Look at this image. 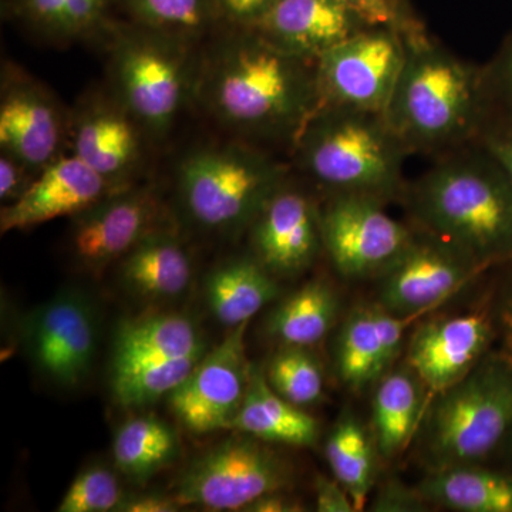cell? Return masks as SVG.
<instances>
[{"label":"cell","mask_w":512,"mask_h":512,"mask_svg":"<svg viewBox=\"0 0 512 512\" xmlns=\"http://www.w3.org/2000/svg\"><path fill=\"white\" fill-rule=\"evenodd\" d=\"M136 25L191 43L218 25L215 0H116Z\"/></svg>","instance_id":"1f68e13d"},{"label":"cell","mask_w":512,"mask_h":512,"mask_svg":"<svg viewBox=\"0 0 512 512\" xmlns=\"http://www.w3.org/2000/svg\"><path fill=\"white\" fill-rule=\"evenodd\" d=\"M286 180L282 164L242 143L197 148L177 173L178 194L191 221L224 234L251 227Z\"/></svg>","instance_id":"5b68a950"},{"label":"cell","mask_w":512,"mask_h":512,"mask_svg":"<svg viewBox=\"0 0 512 512\" xmlns=\"http://www.w3.org/2000/svg\"><path fill=\"white\" fill-rule=\"evenodd\" d=\"M512 430V360L487 357L439 394L424 427L431 471L480 464Z\"/></svg>","instance_id":"8992f818"},{"label":"cell","mask_w":512,"mask_h":512,"mask_svg":"<svg viewBox=\"0 0 512 512\" xmlns=\"http://www.w3.org/2000/svg\"><path fill=\"white\" fill-rule=\"evenodd\" d=\"M101 177L74 154L60 156L36 175L18 201L0 214V231H23L69 215H79L123 190Z\"/></svg>","instance_id":"e0dca14e"},{"label":"cell","mask_w":512,"mask_h":512,"mask_svg":"<svg viewBox=\"0 0 512 512\" xmlns=\"http://www.w3.org/2000/svg\"><path fill=\"white\" fill-rule=\"evenodd\" d=\"M194 92L234 133L292 143L322 106L316 62L289 55L255 29L227 28Z\"/></svg>","instance_id":"6da1fadb"},{"label":"cell","mask_w":512,"mask_h":512,"mask_svg":"<svg viewBox=\"0 0 512 512\" xmlns=\"http://www.w3.org/2000/svg\"><path fill=\"white\" fill-rule=\"evenodd\" d=\"M406 55V30L394 26H367L343 40L316 60L322 106L384 114Z\"/></svg>","instance_id":"9c48e42d"},{"label":"cell","mask_w":512,"mask_h":512,"mask_svg":"<svg viewBox=\"0 0 512 512\" xmlns=\"http://www.w3.org/2000/svg\"><path fill=\"white\" fill-rule=\"evenodd\" d=\"M266 444L242 434L210 448L178 480L175 501L181 507L244 511L262 495L286 490L291 467Z\"/></svg>","instance_id":"ba28073f"},{"label":"cell","mask_w":512,"mask_h":512,"mask_svg":"<svg viewBox=\"0 0 512 512\" xmlns=\"http://www.w3.org/2000/svg\"><path fill=\"white\" fill-rule=\"evenodd\" d=\"M355 12L372 26H394L407 30L416 25V20L407 15L399 0H335Z\"/></svg>","instance_id":"d590c367"},{"label":"cell","mask_w":512,"mask_h":512,"mask_svg":"<svg viewBox=\"0 0 512 512\" xmlns=\"http://www.w3.org/2000/svg\"><path fill=\"white\" fill-rule=\"evenodd\" d=\"M64 119L59 104L42 84L8 72L0 99V148L39 174L62 156Z\"/></svg>","instance_id":"9a60e30c"},{"label":"cell","mask_w":512,"mask_h":512,"mask_svg":"<svg viewBox=\"0 0 512 512\" xmlns=\"http://www.w3.org/2000/svg\"><path fill=\"white\" fill-rule=\"evenodd\" d=\"M419 316H400L379 303L353 309L340 329L336 367L342 382L362 390L382 379L402 349L404 330Z\"/></svg>","instance_id":"44dd1931"},{"label":"cell","mask_w":512,"mask_h":512,"mask_svg":"<svg viewBox=\"0 0 512 512\" xmlns=\"http://www.w3.org/2000/svg\"><path fill=\"white\" fill-rule=\"evenodd\" d=\"M116 0H3L12 18L53 42L104 35Z\"/></svg>","instance_id":"4316f807"},{"label":"cell","mask_w":512,"mask_h":512,"mask_svg":"<svg viewBox=\"0 0 512 512\" xmlns=\"http://www.w3.org/2000/svg\"><path fill=\"white\" fill-rule=\"evenodd\" d=\"M387 109L393 133L410 153H450L474 143L487 117L481 67L464 62L416 23Z\"/></svg>","instance_id":"3957f363"},{"label":"cell","mask_w":512,"mask_h":512,"mask_svg":"<svg viewBox=\"0 0 512 512\" xmlns=\"http://www.w3.org/2000/svg\"><path fill=\"white\" fill-rule=\"evenodd\" d=\"M265 375L272 389L295 406H309L322 397V367L308 348L282 346L271 357Z\"/></svg>","instance_id":"d6a6232c"},{"label":"cell","mask_w":512,"mask_h":512,"mask_svg":"<svg viewBox=\"0 0 512 512\" xmlns=\"http://www.w3.org/2000/svg\"><path fill=\"white\" fill-rule=\"evenodd\" d=\"M140 128L119 100L90 101L74 121L72 154L110 183L123 187L140 163Z\"/></svg>","instance_id":"7402d4cb"},{"label":"cell","mask_w":512,"mask_h":512,"mask_svg":"<svg viewBox=\"0 0 512 512\" xmlns=\"http://www.w3.org/2000/svg\"><path fill=\"white\" fill-rule=\"evenodd\" d=\"M124 495L116 474L106 467L87 468L74 478L63 495L57 511L60 512H109L117 511Z\"/></svg>","instance_id":"836d02e7"},{"label":"cell","mask_w":512,"mask_h":512,"mask_svg":"<svg viewBox=\"0 0 512 512\" xmlns=\"http://www.w3.org/2000/svg\"><path fill=\"white\" fill-rule=\"evenodd\" d=\"M423 389L409 365L380 379L373 399V437L380 456L394 458L409 446L423 414Z\"/></svg>","instance_id":"484cf974"},{"label":"cell","mask_w":512,"mask_h":512,"mask_svg":"<svg viewBox=\"0 0 512 512\" xmlns=\"http://www.w3.org/2000/svg\"><path fill=\"white\" fill-rule=\"evenodd\" d=\"M248 323L205 353L190 376L168 394L171 412L191 433L231 429L247 394L252 366L247 360Z\"/></svg>","instance_id":"5bb4252c"},{"label":"cell","mask_w":512,"mask_h":512,"mask_svg":"<svg viewBox=\"0 0 512 512\" xmlns=\"http://www.w3.org/2000/svg\"><path fill=\"white\" fill-rule=\"evenodd\" d=\"M325 451L335 480L348 491L356 511L363 510L375 483V439L353 414H346L329 434Z\"/></svg>","instance_id":"4dcf8cb0"},{"label":"cell","mask_w":512,"mask_h":512,"mask_svg":"<svg viewBox=\"0 0 512 512\" xmlns=\"http://www.w3.org/2000/svg\"><path fill=\"white\" fill-rule=\"evenodd\" d=\"M478 146L484 148L493 158L512 187V126L511 124L485 121L476 138Z\"/></svg>","instance_id":"74e56055"},{"label":"cell","mask_w":512,"mask_h":512,"mask_svg":"<svg viewBox=\"0 0 512 512\" xmlns=\"http://www.w3.org/2000/svg\"><path fill=\"white\" fill-rule=\"evenodd\" d=\"M35 171L20 163L15 157L2 153L0 156V200L3 202L18 201L36 178Z\"/></svg>","instance_id":"f35d334b"},{"label":"cell","mask_w":512,"mask_h":512,"mask_svg":"<svg viewBox=\"0 0 512 512\" xmlns=\"http://www.w3.org/2000/svg\"><path fill=\"white\" fill-rule=\"evenodd\" d=\"M158 214L157 198L150 191H116L77 215L72 235L74 256L97 274L156 231Z\"/></svg>","instance_id":"2e32d148"},{"label":"cell","mask_w":512,"mask_h":512,"mask_svg":"<svg viewBox=\"0 0 512 512\" xmlns=\"http://www.w3.org/2000/svg\"><path fill=\"white\" fill-rule=\"evenodd\" d=\"M466 252L426 229L414 231L402 255L380 275L379 305L400 316H423L484 271Z\"/></svg>","instance_id":"7c38bea8"},{"label":"cell","mask_w":512,"mask_h":512,"mask_svg":"<svg viewBox=\"0 0 512 512\" xmlns=\"http://www.w3.org/2000/svg\"><path fill=\"white\" fill-rule=\"evenodd\" d=\"M106 33L117 100L144 130L164 134L194 89L190 43L133 22H113Z\"/></svg>","instance_id":"52a82bcc"},{"label":"cell","mask_w":512,"mask_h":512,"mask_svg":"<svg viewBox=\"0 0 512 512\" xmlns=\"http://www.w3.org/2000/svg\"><path fill=\"white\" fill-rule=\"evenodd\" d=\"M232 430L265 443L309 447L318 441L319 423L272 389L264 370L252 366L244 403Z\"/></svg>","instance_id":"cb8c5ba5"},{"label":"cell","mask_w":512,"mask_h":512,"mask_svg":"<svg viewBox=\"0 0 512 512\" xmlns=\"http://www.w3.org/2000/svg\"><path fill=\"white\" fill-rule=\"evenodd\" d=\"M207 353L204 336L187 316L157 313L121 323L111 360V380L148 393H164L190 375L195 356Z\"/></svg>","instance_id":"30bf717a"},{"label":"cell","mask_w":512,"mask_h":512,"mask_svg":"<svg viewBox=\"0 0 512 512\" xmlns=\"http://www.w3.org/2000/svg\"><path fill=\"white\" fill-rule=\"evenodd\" d=\"M255 258L274 275H293L312 264L322 247L319 207L288 180L252 222Z\"/></svg>","instance_id":"ac0fdd59"},{"label":"cell","mask_w":512,"mask_h":512,"mask_svg":"<svg viewBox=\"0 0 512 512\" xmlns=\"http://www.w3.org/2000/svg\"><path fill=\"white\" fill-rule=\"evenodd\" d=\"M338 298L326 281H311L285 299L269 316L266 328L282 346L309 348L335 325Z\"/></svg>","instance_id":"f1b7e54d"},{"label":"cell","mask_w":512,"mask_h":512,"mask_svg":"<svg viewBox=\"0 0 512 512\" xmlns=\"http://www.w3.org/2000/svg\"><path fill=\"white\" fill-rule=\"evenodd\" d=\"M218 25L229 29H254L276 0H215Z\"/></svg>","instance_id":"8d00e7d4"},{"label":"cell","mask_w":512,"mask_h":512,"mask_svg":"<svg viewBox=\"0 0 512 512\" xmlns=\"http://www.w3.org/2000/svg\"><path fill=\"white\" fill-rule=\"evenodd\" d=\"M316 511L355 512L352 497L338 480L318 477L315 481Z\"/></svg>","instance_id":"ab89813d"},{"label":"cell","mask_w":512,"mask_h":512,"mask_svg":"<svg viewBox=\"0 0 512 512\" xmlns=\"http://www.w3.org/2000/svg\"><path fill=\"white\" fill-rule=\"evenodd\" d=\"M419 491L427 503L460 512H512V476L478 464L431 471Z\"/></svg>","instance_id":"83f0119b"},{"label":"cell","mask_w":512,"mask_h":512,"mask_svg":"<svg viewBox=\"0 0 512 512\" xmlns=\"http://www.w3.org/2000/svg\"><path fill=\"white\" fill-rule=\"evenodd\" d=\"M120 275L123 285L138 298L167 301L190 286L191 256L180 239L156 229L121 258Z\"/></svg>","instance_id":"603a6c76"},{"label":"cell","mask_w":512,"mask_h":512,"mask_svg":"<svg viewBox=\"0 0 512 512\" xmlns=\"http://www.w3.org/2000/svg\"><path fill=\"white\" fill-rule=\"evenodd\" d=\"M426 503V498L421 495L419 490L412 491L400 484L392 483L377 495L373 510L384 512L421 511L423 510L421 507H424Z\"/></svg>","instance_id":"60d3db41"},{"label":"cell","mask_w":512,"mask_h":512,"mask_svg":"<svg viewBox=\"0 0 512 512\" xmlns=\"http://www.w3.org/2000/svg\"><path fill=\"white\" fill-rule=\"evenodd\" d=\"M491 339L493 328L484 313L430 320L410 340L407 365L427 390L440 394L484 359Z\"/></svg>","instance_id":"d6986e66"},{"label":"cell","mask_w":512,"mask_h":512,"mask_svg":"<svg viewBox=\"0 0 512 512\" xmlns=\"http://www.w3.org/2000/svg\"><path fill=\"white\" fill-rule=\"evenodd\" d=\"M296 161L329 194L402 197L409 151L383 114L320 106L296 140Z\"/></svg>","instance_id":"277c9868"},{"label":"cell","mask_w":512,"mask_h":512,"mask_svg":"<svg viewBox=\"0 0 512 512\" xmlns=\"http://www.w3.org/2000/svg\"><path fill=\"white\" fill-rule=\"evenodd\" d=\"M180 454L177 433L153 416L134 417L114 436V464L124 476L146 481L174 463Z\"/></svg>","instance_id":"f546056e"},{"label":"cell","mask_w":512,"mask_h":512,"mask_svg":"<svg viewBox=\"0 0 512 512\" xmlns=\"http://www.w3.org/2000/svg\"><path fill=\"white\" fill-rule=\"evenodd\" d=\"M483 90L487 117L485 121L512 126V32L485 66Z\"/></svg>","instance_id":"e575fe53"},{"label":"cell","mask_w":512,"mask_h":512,"mask_svg":"<svg viewBox=\"0 0 512 512\" xmlns=\"http://www.w3.org/2000/svg\"><path fill=\"white\" fill-rule=\"evenodd\" d=\"M403 197L421 229L456 245L483 268L512 262V187L477 143L446 153Z\"/></svg>","instance_id":"7a4b0ae2"},{"label":"cell","mask_w":512,"mask_h":512,"mask_svg":"<svg viewBox=\"0 0 512 512\" xmlns=\"http://www.w3.org/2000/svg\"><path fill=\"white\" fill-rule=\"evenodd\" d=\"M303 507L298 501L293 500L289 495L285 494V490L274 491L262 495L254 503L248 505L244 511L247 512H298Z\"/></svg>","instance_id":"7bdbcfd3"},{"label":"cell","mask_w":512,"mask_h":512,"mask_svg":"<svg viewBox=\"0 0 512 512\" xmlns=\"http://www.w3.org/2000/svg\"><path fill=\"white\" fill-rule=\"evenodd\" d=\"M23 338L37 372L73 389L92 372L99 338L96 312L82 293H59L26 319Z\"/></svg>","instance_id":"4fadbf2b"},{"label":"cell","mask_w":512,"mask_h":512,"mask_svg":"<svg viewBox=\"0 0 512 512\" xmlns=\"http://www.w3.org/2000/svg\"><path fill=\"white\" fill-rule=\"evenodd\" d=\"M367 26L335 0H276L254 29L289 55L316 62Z\"/></svg>","instance_id":"ffe728a7"},{"label":"cell","mask_w":512,"mask_h":512,"mask_svg":"<svg viewBox=\"0 0 512 512\" xmlns=\"http://www.w3.org/2000/svg\"><path fill=\"white\" fill-rule=\"evenodd\" d=\"M272 275L256 258L235 259L215 269L205 285L212 315L231 329L249 323L278 296Z\"/></svg>","instance_id":"d4e9b609"},{"label":"cell","mask_w":512,"mask_h":512,"mask_svg":"<svg viewBox=\"0 0 512 512\" xmlns=\"http://www.w3.org/2000/svg\"><path fill=\"white\" fill-rule=\"evenodd\" d=\"M181 505L174 497L161 494H144L126 497L117 511L120 512H175Z\"/></svg>","instance_id":"b9f144b4"},{"label":"cell","mask_w":512,"mask_h":512,"mask_svg":"<svg viewBox=\"0 0 512 512\" xmlns=\"http://www.w3.org/2000/svg\"><path fill=\"white\" fill-rule=\"evenodd\" d=\"M504 318L508 328L512 330V291L508 296L507 303H505Z\"/></svg>","instance_id":"ee69618b"},{"label":"cell","mask_w":512,"mask_h":512,"mask_svg":"<svg viewBox=\"0 0 512 512\" xmlns=\"http://www.w3.org/2000/svg\"><path fill=\"white\" fill-rule=\"evenodd\" d=\"M386 202L357 194H330L319 207L323 251L346 278L380 276L402 255L414 231L384 210Z\"/></svg>","instance_id":"8fae6325"}]
</instances>
